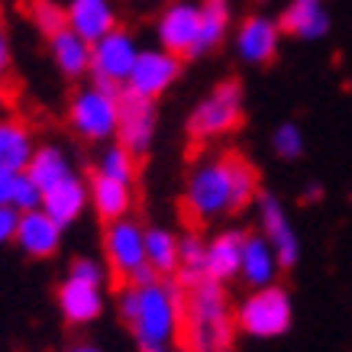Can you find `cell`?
Wrapping results in <instances>:
<instances>
[{
  "instance_id": "cell-1",
  "label": "cell",
  "mask_w": 352,
  "mask_h": 352,
  "mask_svg": "<svg viewBox=\"0 0 352 352\" xmlns=\"http://www.w3.org/2000/svg\"><path fill=\"white\" fill-rule=\"evenodd\" d=\"M258 197V171L239 152H214L197 159L184 182V214L194 223H214L245 210Z\"/></svg>"
},
{
  "instance_id": "cell-2",
  "label": "cell",
  "mask_w": 352,
  "mask_h": 352,
  "mask_svg": "<svg viewBox=\"0 0 352 352\" xmlns=\"http://www.w3.org/2000/svg\"><path fill=\"white\" fill-rule=\"evenodd\" d=\"M120 317L129 327L139 349L175 346L182 336L184 291L175 278H155L149 285H123Z\"/></svg>"
},
{
  "instance_id": "cell-3",
  "label": "cell",
  "mask_w": 352,
  "mask_h": 352,
  "mask_svg": "<svg viewBox=\"0 0 352 352\" xmlns=\"http://www.w3.org/2000/svg\"><path fill=\"white\" fill-rule=\"evenodd\" d=\"M236 336V314L226 285L204 278L184 288L182 340L188 352H226Z\"/></svg>"
},
{
  "instance_id": "cell-4",
  "label": "cell",
  "mask_w": 352,
  "mask_h": 352,
  "mask_svg": "<svg viewBox=\"0 0 352 352\" xmlns=\"http://www.w3.org/2000/svg\"><path fill=\"white\" fill-rule=\"evenodd\" d=\"M245 117V91L239 81H217L188 113V136L197 142H214L239 129Z\"/></svg>"
},
{
  "instance_id": "cell-5",
  "label": "cell",
  "mask_w": 352,
  "mask_h": 352,
  "mask_svg": "<svg viewBox=\"0 0 352 352\" xmlns=\"http://www.w3.org/2000/svg\"><path fill=\"white\" fill-rule=\"evenodd\" d=\"M236 330L252 336V340H278L291 330L294 323V300L281 285L249 291L233 307Z\"/></svg>"
},
{
  "instance_id": "cell-6",
  "label": "cell",
  "mask_w": 352,
  "mask_h": 352,
  "mask_svg": "<svg viewBox=\"0 0 352 352\" xmlns=\"http://www.w3.org/2000/svg\"><path fill=\"white\" fill-rule=\"evenodd\" d=\"M120 94L100 85H87L72 97L68 120L81 139L87 142H110L117 136V117H120Z\"/></svg>"
},
{
  "instance_id": "cell-7",
  "label": "cell",
  "mask_w": 352,
  "mask_h": 352,
  "mask_svg": "<svg viewBox=\"0 0 352 352\" xmlns=\"http://www.w3.org/2000/svg\"><path fill=\"white\" fill-rule=\"evenodd\" d=\"M136 55L139 43L133 39V32L120 30V26L113 32H107L104 39H97L91 45V78H94V85L123 91L129 72L136 65Z\"/></svg>"
},
{
  "instance_id": "cell-8",
  "label": "cell",
  "mask_w": 352,
  "mask_h": 352,
  "mask_svg": "<svg viewBox=\"0 0 352 352\" xmlns=\"http://www.w3.org/2000/svg\"><path fill=\"white\" fill-rule=\"evenodd\" d=\"M155 39L165 52L194 58L201 39V0H171L155 20Z\"/></svg>"
},
{
  "instance_id": "cell-9",
  "label": "cell",
  "mask_w": 352,
  "mask_h": 352,
  "mask_svg": "<svg viewBox=\"0 0 352 352\" xmlns=\"http://www.w3.org/2000/svg\"><path fill=\"white\" fill-rule=\"evenodd\" d=\"M104 256H107L110 272L129 285L133 278L149 265L146 262V226H139L136 220H113L104 230Z\"/></svg>"
},
{
  "instance_id": "cell-10",
  "label": "cell",
  "mask_w": 352,
  "mask_h": 352,
  "mask_svg": "<svg viewBox=\"0 0 352 352\" xmlns=\"http://www.w3.org/2000/svg\"><path fill=\"white\" fill-rule=\"evenodd\" d=\"M182 75V58L178 55L165 52V49H139L136 65L126 78V94L146 97V100H159Z\"/></svg>"
},
{
  "instance_id": "cell-11",
  "label": "cell",
  "mask_w": 352,
  "mask_h": 352,
  "mask_svg": "<svg viewBox=\"0 0 352 352\" xmlns=\"http://www.w3.org/2000/svg\"><path fill=\"white\" fill-rule=\"evenodd\" d=\"M256 220H258V233L265 236V243L275 249L278 265L281 268H294L300 258V236L291 223L285 204L278 201L275 194H258L256 197Z\"/></svg>"
},
{
  "instance_id": "cell-12",
  "label": "cell",
  "mask_w": 352,
  "mask_h": 352,
  "mask_svg": "<svg viewBox=\"0 0 352 352\" xmlns=\"http://www.w3.org/2000/svg\"><path fill=\"white\" fill-rule=\"evenodd\" d=\"M155 126H159V113H155V100L136 94H120V117H117V142L123 149L139 159L152 149L155 142Z\"/></svg>"
},
{
  "instance_id": "cell-13",
  "label": "cell",
  "mask_w": 352,
  "mask_h": 352,
  "mask_svg": "<svg viewBox=\"0 0 352 352\" xmlns=\"http://www.w3.org/2000/svg\"><path fill=\"white\" fill-rule=\"evenodd\" d=\"M281 26H278L275 16H265V13H252L245 16L233 32V52L243 65H272L281 52Z\"/></svg>"
},
{
  "instance_id": "cell-14",
  "label": "cell",
  "mask_w": 352,
  "mask_h": 352,
  "mask_svg": "<svg viewBox=\"0 0 352 352\" xmlns=\"http://www.w3.org/2000/svg\"><path fill=\"white\" fill-rule=\"evenodd\" d=\"M58 310H62V317L72 327L94 323L104 314V285L78 278V275H68L58 285Z\"/></svg>"
},
{
  "instance_id": "cell-15",
  "label": "cell",
  "mask_w": 352,
  "mask_h": 352,
  "mask_svg": "<svg viewBox=\"0 0 352 352\" xmlns=\"http://www.w3.org/2000/svg\"><path fill=\"white\" fill-rule=\"evenodd\" d=\"M281 32L300 43H320L330 36V10L323 0H288V7L278 20Z\"/></svg>"
},
{
  "instance_id": "cell-16",
  "label": "cell",
  "mask_w": 352,
  "mask_h": 352,
  "mask_svg": "<svg viewBox=\"0 0 352 352\" xmlns=\"http://www.w3.org/2000/svg\"><path fill=\"white\" fill-rule=\"evenodd\" d=\"M243 239L245 233L236 226H226L217 236L207 239V258H204V275L217 285H230L239 278V262H243Z\"/></svg>"
},
{
  "instance_id": "cell-17",
  "label": "cell",
  "mask_w": 352,
  "mask_h": 352,
  "mask_svg": "<svg viewBox=\"0 0 352 352\" xmlns=\"http://www.w3.org/2000/svg\"><path fill=\"white\" fill-rule=\"evenodd\" d=\"M285 268L278 265L275 249L265 243L262 233H245L243 239V262H239V281H243L249 291L256 288H268V285H278V275Z\"/></svg>"
},
{
  "instance_id": "cell-18",
  "label": "cell",
  "mask_w": 352,
  "mask_h": 352,
  "mask_svg": "<svg viewBox=\"0 0 352 352\" xmlns=\"http://www.w3.org/2000/svg\"><path fill=\"white\" fill-rule=\"evenodd\" d=\"M20 249L32 258H49L58 252L62 245V226L55 223L52 217L45 214L43 207L39 210H26L16 220V236H13Z\"/></svg>"
},
{
  "instance_id": "cell-19",
  "label": "cell",
  "mask_w": 352,
  "mask_h": 352,
  "mask_svg": "<svg viewBox=\"0 0 352 352\" xmlns=\"http://www.w3.org/2000/svg\"><path fill=\"white\" fill-rule=\"evenodd\" d=\"M65 20H68V30L78 32L91 45L117 30V10L110 0H72L65 7Z\"/></svg>"
},
{
  "instance_id": "cell-20",
  "label": "cell",
  "mask_w": 352,
  "mask_h": 352,
  "mask_svg": "<svg viewBox=\"0 0 352 352\" xmlns=\"http://www.w3.org/2000/svg\"><path fill=\"white\" fill-rule=\"evenodd\" d=\"M87 204H91V197H87V184L81 182L78 175L65 178L62 184H55V188H49V191L43 194V210L52 217L62 230L65 226H72L78 217L85 214Z\"/></svg>"
},
{
  "instance_id": "cell-21",
  "label": "cell",
  "mask_w": 352,
  "mask_h": 352,
  "mask_svg": "<svg viewBox=\"0 0 352 352\" xmlns=\"http://www.w3.org/2000/svg\"><path fill=\"white\" fill-rule=\"evenodd\" d=\"M87 197H91V207L97 210L100 220H123L129 217V207H133V184L123 182H110L104 175H94L91 184H87Z\"/></svg>"
},
{
  "instance_id": "cell-22",
  "label": "cell",
  "mask_w": 352,
  "mask_h": 352,
  "mask_svg": "<svg viewBox=\"0 0 352 352\" xmlns=\"http://www.w3.org/2000/svg\"><path fill=\"white\" fill-rule=\"evenodd\" d=\"M49 52H52L55 68L65 78H81L91 72V43H85L78 32L65 26L62 32H55L49 39Z\"/></svg>"
},
{
  "instance_id": "cell-23",
  "label": "cell",
  "mask_w": 352,
  "mask_h": 352,
  "mask_svg": "<svg viewBox=\"0 0 352 352\" xmlns=\"http://www.w3.org/2000/svg\"><path fill=\"white\" fill-rule=\"evenodd\" d=\"M26 175H30V182L39 188V194H45L49 188L62 184L65 178H72L75 168H72L68 155H65L58 146H43V149L32 152L30 165H26Z\"/></svg>"
},
{
  "instance_id": "cell-24",
  "label": "cell",
  "mask_w": 352,
  "mask_h": 352,
  "mask_svg": "<svg viewBox=\"0 0 352 352\" xmlns=\"http://www.w3.org/2000/svg\"><path fill=\"white\" fill-rule=\"evenodd\" d=\"M32 152H36V146H32L30 129L10 117H0V168L26 171Z\"/></svg>"
},
{
  "instance_id": "cell-25",
  "label": "cell",
  "mask_w": 352,
  "mask_h": 352,
  "mask_svg": "<svg viewBox=\"0 0 352 352\" xmlns=\"http://www.w3.org/2000/svg\"><path fill=\"white\" fill-rule=\"evenodd\" d=\"M233 26V7L230 0H201V39H197V55L214 52L217 45L226 39V32Z\"/></svg>"
},
{
  "instance_id": "cell-26",
  "label": "cell",
  "mask_w": 352,
  "mask_h": 352,
  "mask_svg": "<svg viewBox=\"0 0 352 352\" xmlns=\"http://www.w3.org/2000/svg\"><path fill=\"white\" fill-rule=\"evenodd\" d=\"M146 262L159 278L178 275V236L165 226L146 230Z\"/></svg>"
},
{
  "instance_id": "cell-27",
  "label": "cell",
  "mask_w": 352,
  "mask_h": 352,
  "mask_svg": "<svg viewBox=\"0 0 352 352\" xmlns=\"http://www.w3.org/2000/svg\"><path fill=\"white\" fill-rule=\"evenodd\" d=\"M204 258H207V239L201 233L178 236V281L184 288L204 281Z\"/></svg>"
},
{
  "instance_id": "cell-28",
  "label": "cell",
  "mask_w": 352,
  "mask_h": 352,
  "mask_svg": "<svg viewBox=\"0 0 352 352\" xmlns=\"http://www.w3.org/2000/svg\"><path fill=\"white\" fill-rule=\"evenodd\" d=\"M94 175H104V178H110V182L133 184V178H136V159H133L120 142H113V146H107V149L100 152Z\"/></svg>"
},
{
  "instance_id": "cell-29",
  "label": "cell",
  "mask_w": 352,
  "mask_h": 352,
  "mask_svg": "<svg viewBox=\"0 0 352 352\" xmlns=\"http://www.w3.org/2000/svg\"><path fill=\"white\" fill-rule=\"evenodd\" d=\"M304 129L298 123H278V129L272 133V152L285 162H298L304 155Z\"/></svg>"
},
{
  "instance_id": "cell-30",
  "label": "cell",
  "mask_w": 352,
  "mask_h": 352,
  "mask_svg": "<svg viewBox=\"0 0 352 352\" xmlns=\"http://www.w3.org/2000/svg\"><path fill=\"white\" fill-rule=\"evenodd\" d=\"M32 23H36V26H39L49 39H52L55 32H62L65 26H68L65 10L55 3V0H36V3H32Z\"/></svg>"
},
{
  "instance_id": "cell-31",
  "label": "cell",
  "mask_w": 352,
  "mask_h": 352,
  "mask_svg": "<svg viewBox=\"0 0 352 352\" xmlns=\"http://www.w3.org/2000/svg\"><path fill=\"white\" fill-rule=\"evenodd\" d=\"M23 171L0 168V207H13L16 210V191H20Z\"/></svg>"
},
{
  "instance_id": "cell-32",
  "label": "cell",
  "mask_w": 352,
  "mask_h": 352,
  "mask_svg": "<svg viewBox=\"0 0 352 352\" xmlns=\"http://www.w3.org/2000/svg\"><path fill=\"white\" fill-rule=\"evenodd\" d=\"M16 220H20V214L13 207H0V245L16 236Z\"/></svg>"
},
{
  "instance_id": "cell-33",
  "label": "cell",
  "mask_w": 352,
  "mask_h": 352,
  "mask_svg": "<svg viewBox=\"0 0 352 352\" xmlns=\"http://www.w3.org/2000/svg\"><path fill=\"white\" fill-rule=\"evenodd\" d=\"M7 68H10V45H7V36L0 30V81L7 75Z\"/></svg>"
},
{
  "instance_id": "cell-34",
  "label": "cell",
  "mask_w": 352,
  "mask_h": 352,
  "mask_svg": "<svg viewBox=\"0 0 352 352\" xmlns=\"http://www.w3.org/2000/svg\"><path fill=\"white\" fill-rule=\"evenodd\" d=\"M304 201H320V188H317V184H310L307 194H304Z\"/></svg>"
},
{
  "instance_id": "cell-35",
  "label": "cell",
  "mask_w": 352,
  "mask_h": 352,
  "mask_svg": "<svg viewBox=\"0 0 352 352\" xmlns=\"http://www.w3.org/2000/svg\"><path fill=\"white\" fill-rule=\"evenodd\" d=\"M68 352H100V349H94V346H87V342H78V346H72Z\"/></svg>"
},
{
  "instance_id": "cell-36",
  "label": "cell",
  "mask_w": 352,
  "mask_h": 352,
  "mask_svg": "<svg viewBox=\"0 0 352 352\" xmlns=\"http://www.w3.org/2000/svg\"><path fill=\"white\" fill-rule=\"evenodd\" d=\"M142 352H175L171 346H159V349H142Z\"/></svg>"
}]
</instances>
